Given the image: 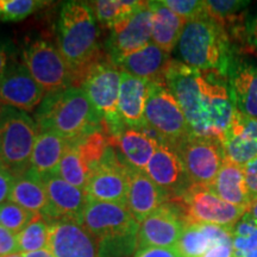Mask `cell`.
<instances>
[{
  "label": "cell",
  "mask_w": 257,
  "mask_h": 257,
  "mask_svg": "<svg viewBox=\"0 0 257 257\" xmlns=\"http://www.w3.org/2000/svg\"><path fill=\"white\" fill-rule=\"evenodd\" d=\"M165 83L181 106L193 135L221 140L234 112L225 76L172 60Z\"/></svg>",
  "instance_id": "obj_1"
},
{
  "label": "cell",
  "mask_w": 257,
  "mask_h": 257,
  "mask_svg": "<svg viewBox=\"0 0 257 257\" xmlns=\"http://www.w3.org/2000/svg\"><path fill=\"white\" fill-rule=\"evenodd\" d=\"M178 53L186 66L218 73L225 78L236 56L227 29L208 15L186 22L178 43Z\"/></svg>",
  "instance_id": "obj_2"
},
{
  "label": "cell",
  "mask_w": 257,
  "mask_h": 257,
  "mask_svg": "<svg viewBox=\"0 0 257 257\" xmlns=\"http://www.w3.org/2000/svg\"><path fill=\"white\" fill-rule=\"evenodd\" d=\"M57 43L73 73V86H76V81L82 82L92 67L99 62L98 28L87 3H64L57 22Z\"/></svg>",
  "instance_id": "obj_3"
},
{
  "label": "cell",
  "mask_w": 257,
  "mask_h": 257,
  "mask_svg": "<svg viewBox=\"0 0 257 257\" xmlns=\"http://www.w3.org/2000/svg\"><path fill=\"white\" fill-rule=\"evenodd\" d=\"M35 119L40 133H54L70 141L82 140L104 127L87 94L76 86L44 96Z\"/></svg>",
  "instance_id": "obj_4"
},
{
  "label": "cell",
  "mask_w": 257,
  "mask_h": 257,
  "mask_svg": "<svg viewBox=\"0 0 257 257\" xmlns=\"http://www.w3.org/2000/svg\"><path fill=\"white\" fill-rule=\"evenodd\" d=\"M37 131L36 121L25 112L0 106V163L15 178L30 169Z\"/></svg>",
  "instance_id": "obj_5"
},
{
  "label": "cell",
  "mask_w": 257,
  "mask_h": 257,
  "mask_svg": "<svg viewBox=\"0 0 257 257\" xmlns=\"http://www.w3.org/2000/svg\"><path fill=\"white\" fill-rule=\"evenodd\" d=\"M144 125L160 138L161 143L173 148L193 135L181 106L166 83L161 82H149Z\"/></svg>",
  "instance_id": "obj_6"
},
{
  "label": "cell",
  "mask_w": 257,
  "mask_h": 257,
  "mask_svg": "<svg viewBox=\"0 0 257 257\" xmlns=\"http://www.w3.org/2000/svg\"><path fill=\"white\" fill-rule=\"evenodd\" d=\"M120 81L121 72L118 67L113 63L98 62L92 67L80 85L100 114L104 127L111 137H118L125 130L118 112Z\"/></svg>",
  "instance_id": "obj_7"
},
{
  "label": "cell",
  "mask_w": 257,
  "mask_h": 257,
  "mask_svg": "<svg viewBox=\"0 0 257 257\" xmlns=\"http://www.w3.org/2000/svg\"><path fill=\"white\" fill-rule=\"evenodd\" d=\"M174 204L187 224H212L233 229L246 208L231 205L217 197L210 187L192 185Z\"/></svg>",
  "instance_id": "obj_8"
},
{
  "label": "cell",
  "mask_w": 257,
  "mask_h": 257,
  "mask_svg": "<svg viewBox=\"0 0 257 257\" xmlns=\"http://www.w3.org/2000/svg\"><path fill=\"white\" fill-rule=\"evenodd\" d=\"M23 62L32 78L47 95L72 87L74 76L59 48L44 40L29 43L23 50Z\"/></svg>",
  "instance_id": "obj_9"
},
{
  "label": "cell",
  "mask_w": 257,
  "mask_h": 257,
  "mask_svg": "<svg viewBox=\"0 0 257 257\" xmlns=\"http://www.w3.org/2000/svg\"><path fill=\"white\" fill-rule=\"evenodd\" d=\"M174 149L191 184L197 186L210 187L226 159L221 140L217 137L191 135Z\"/></svg>",
  "instance_id": "obj_10"
},
{
  "label": "cell",
  "mask_w": 257,
  "mask_h": 257,
  "mask_svg": "<svg viewBox=\"0 0 257 257\" xmlns=\"http://www.w3.org/2000/svg\"><path fill=\"white\" fill-rule=\"evenodd\" d=\"M153 16L150 2H142L134 14L123 18L111 29V36L107 41L111 63L117 67L124 57L152 42Z\"/></svg>",
  "instance_id": "obj_11"
},
{
  "label": "cell",
  "mask_w": 257,
  "mask_h": 257,
  "mask_svg": "<svg viewBox=\"0 0 257 257\" xmlns=\"http://www.w3.org/2000/svg\"><path fill=\"white\" fill-rule=\"evenodd\" d=\"M128 167L118 159L111 147L104 159L92 169L85 192L88 200L126 205Z\"/></svg>",
  "instance_id": "obj_12"
},
{
  "label": "cell",
  "mask_w": 257,
  "mask_h": 257,
  "mask_svg": "<svg viewBox=\"0 0 257 257\" xmlns=\"http://www.w3.org/2000/svg\"><path fill=\"white\" fill-rule=\"evenodd\" d=\"M185 227L186 223L176 205L167 202L140 223L137 250L174 248Z\"/></svg>",
  "instance_id": "obj_13"
},
{
  "label": "cell",
  "mask_w": 257,
  "mask_h": 257,
  "mask_svg": "<svg viewBox=\"0 0 257 257\" xmlns=\"http://www.w3.org/2000/svg\"><path fill=\"white\" fill-rule=\"evenodd\" d=\"M79 224L95 239L140 226L126 205L95 200L87 201Z\"/></svg>",
  "instance_id": "obj_14"
},
{
  "label": "cell",
  "mask_w": 257,
  "mask_h": 257,
  "mask_svg": "<svg viewBox=\"0 0 257 257\" xmlns=\"http://www.w3.org/2000/svg\"><path fill=\"white\" fill-rule=\"evenodd\" d=\"M144 172L169 199L180 198L192 186L181 159L168 144L160 142Z\"/></svg>",
  "instance_id": "obj_15"
},
{
  "label": "cell",
  "mask_w": 257,
  "mask_h": 257,
  "mask_svg": "<svg viewBox=\"0 0 257 257\" xmlns=\"http://www.w3.org/2000/svg\"><path fill=\"white\" fill-rule=\"evenodd\" d=\"M44 95L46 93L24 64H11L0 79L2 106H9L23 112L32 111L41 105Z\"/></svg>",
  "instance_id": "obj_16"
},
{
  "label": "cell",
  "mask_w": 257,
  "mask_h": 257,
  "mask_svg": "<svg viewBox=\"0 0 257 257\" xmlns=\"http://www.w3.org/2000/svg\"><path fill=\"white\" fill-rule=\"evenodd\" d=\"M41 176V175H40ZM48 197V213L49 221L55 220H80L88 198L85 191L68 184L55 172L42 175Z\"/></svg>",
  "instance_id": "obj_17"
},
{
  "label": "cell",
  "mask_w": 257,
  "mask_h": 257,
  "mask_svg": "<svg viewBox=\"0 0 257 257\" xmlns=\"http://www.w3.org/2000/svg\"><path fill=\"white\" fill-rule=\"evenodd\" d=\"M48 250L54 257H98V244L75 220L50 221Z\"/></svg>",
  "instance_id": "obj_18"
},
{
  "label": "cell",
  "mask_w": 257,
  "mask_h": 257,
  "mask_svg": "<svg viewBox=\"0 0 257 257\" xmlns=\"http://www.w3.org/2000/svg\"><path fill=\"white\" fill-rule=\"evenodd\" d=\"M221 143L226 159L237 165L244 167L257 159V119L234 110Z\"/></svg>",
  "instance_id": "obj_19"
},
{
  "label": "cell",
  "mask_w": 257,
  "mask_h": 257,
  "mask_svg": "<svg viewBox=\"0 0 257 257\" xmlns=\"http://www.w3.org/2000/svg\"><path fill=\"white\" fill-rule=\"evenodd\" d=\"M226 79L234 110L257 119V63L236 55Z\"/></svg>",
  "instance_id": "obj_20"
},
{
  "label": "cell",
  "mask_w": 257,
  "mask_h": 257,
  "mask_svg": "<svg viewBox=\"0 0 257 257\" xmlns=\"http://www.w3.org/2000/svg\"><path fill=\"white\" fill-rule=\"evenodd\" d=\"M168 200V195L155 185L144 170L128 167L126 206L138 223H142Z\"/></svg>",
  "instance_id": "obj_21"
},
{
  "label": "cell",
  "mask_w": 257,
  "mask_h": 257,
  "mask_svg": "<svg viewBox=\"0 0 257 257\" xmlns=\"http://www.w3.org/2000/svg\"><path fill=\"white\" fill-rule=\"evenodd\" d=\"M149 81L121 72V81L118 99V112L120 119L128 128L146 127L144 111Z\"/></svg>",
  "instance_id": "obj_22"
},
{
  "label": "cell",
  "mask_w": 257,
  "mask_h": 257,
  "mask_svg": "<svg viewBox=\"0 0 257 257\" xmlns=\"http://www.w3.org/2000/svg\"><path fill=\"white\" fill-rule=\"evenodd\" d=\"M160 142L140 128H126L118 137H111V147L119 150L118 156L125 166L146 170Z\"/></svg>",
  "instance_id": "obj_23"
},
{
  "label": "cell",
  "mask_w": 257,
  "mask_h": 257,
  "mask_svg": "<svg viewBox=\"0 0 257 257\" xmlns=\"http://www.w3.org/2000/svg\"><path fill=\"white\" fill-rule=\"evenodd\" d=\"M170 61L168 53L150 42L141 50L124 57L117 67L136 78L165 83V74Z\"/></svg>",
  "instance_id": "obj_24"
},
{
  "label": "cell",
  "mask_w": 257,
  "mask_h": 257,
  "mask_svg": "<svg viewBox=\"0 0 257 257\" xmlns=\"http://www.w3.org/2000/svg\"><path fill=\"white\" fill-rule=\"evenodd\" d=\"M9 201L15 202L32 214H42L44 217L47 216L49 206L42 178L32 169L16 176Z\"/></svg>",
  "instance_id": "obj_25"
},
{
  "label": "cell",
  "mask_w": 257,
  "mask_h": 257,
  "mask_svg": "<svg viewBox=\"0 0 257 257\" xmlns=\"http://www.w3.org/2000/svg\"><path fill=\"white\" fill-rule=\"evenodd\" d=\"M210 189L221 200L234 206L248 208L250 205L243 167L227 159H225Z\"/></svg>",
  "instance_id": "obj_26"
},
{
  "label": "cell",
  "mask_w": 257,
  "mask_h": 257,
  "mask_svg": "<svg viewBox=\"0 0 257 257\" xmlns=\"http://www.w3.org/2000/svg\"><path fill=\"white\" fill-rule=\"evenodd\" d=\"M150 5L154 14L152 42L170 54L178 46L186 21L174 14L163 2H150Z\"/></svg>",
  "instance_id": "obj_27"
},
{
  "label": "cell",
  "mask_w": 257,
  "mask_h": 257,
  "mask_svg": "<svg viewBox=\"0 0 257 257\" xmlns=\"http://www.w3.org/2000/svg\"><path fill=\"white\" fill-rule=\"evenodd\" d=\"M72 141L54 133H40L31 154L30 169L38 175L54 173Z\"/></svg>",
  "instance_id": "obj_28"
},
{
  "label": "cell",
  "mask_w": 257,
  "mask_h": 257,
  "mask_svg": "<svg viewBox=\"0 0 257 257\" xmlns=\"http://www.w3.org/2000/svg\"><path fill=\"white\" fill-rule=\"evenodd\" d=\"M91 172V167L86 162L75 141H72L63 154L55 173L68 184L85 191Z\"/></svg>",
  "instance_id": "obj_29"
},
{
  "label": "cell",
  "mask_w": 257,
  "mask_h": 257,
  "mask_svg": "<svg viewBox=\"0 0 257 257\" xmlns=\"http://www.w3.org/2000/svg\"><path fill=\"white\" fill-rule=\"evenodd\" d=\"M50 221L42 214H35L30 223L17 234L19 252L29 253L48 249Z\"/></svg>",
  "instance_id": "obj_30"
},
{
  "label": "cell",
  "mask_w": 257,
  "mask_h": 257,
  "mask_svg": "<svg viewBox=\"0 0 257 257\" xmlns=\"http://www.w3.org/2000/svg\"><path fill=\"white\" fill-rule=\"evenodd\" d=\"M138 230L136 226L98 239V257H130L138 249Z\"/></svg>",
  "instance_id": "obj_31"
},
{
  "label": "cell",
  "mask_w": 257,
  "mask_h": 257,
  "mask_svg": "<svg viewBox=\"0 0 257 257\" xmlns=\"http://www.w3.org/2000/svg\"><path fill=\"white\" fill-rule=\"evenodd\" d=\"M142 2L133 0H98L89 3L94 17L104 27L112 29L118 22L136 11Z\"/></svg>",
  "instance_id": "obj_32"
},
{
  "label": "cell",
  "mask_w": 257,
  "mask_h": 257,
  "mask_svg": "<svg viewBox=\"0 0 257 257\" xmlns=\"http://www.w3.org/2000/svg\"><path fill=\"white\" fill-rule=\"evenodd\" d=\"M205 4L207 15L223 23L227 29V25L232 27L243 17L244 10L248 8L250 3L242 0H207Z\"/></svg>",
  "instance_id": "obj_33"
},
{
  "label": "cell",
  "mask_w": 257,
  "mask_h": 257,
  "mask_svg": "<svg viewBox=\"0 0 257 257\" xmlns=\"http://www.w3.org/2000/svg\"><path fill=\"white\" fill-rule=\"evenodd\" d=\"M231 28V34L244 49L257 54V12L244 14Z\"/></svg>",
  "instance_id": "obj_34"
},
{
  "label": "cell",
  "mask_w": 257,
  "mask_h": 257,
  "mask_svg": "<svg viewBox=\"0 0 257 257\" xmlns=\"http://www.w3.org/2000/svg\"><path fill=\"white\" fill-rule=\"evenodd\" d=\"M46 4L41 0H0V21H23Z\"/></svg>",
  "instance_id": "obj_35"
},
{
  "label": "cell",
  "mask_w": 257,
  "mask_h": 257,
  "mask_svg": "<svg viewBox=\"0 0 257 257\" xmlns=\"http://www.w3.org/2000/svg\"><path fill=\"white\" fill-rule=\"evenodd\" d=\"M34 216L35 214L12 201H6L0 205V225L15 234L21 232L30 223Z\"/></svg>",
  "instance_id": "obj_36"
},
{
  "label": "cell",
  "mask_w": 257,
  "mask_h": 257,
  "mask_svg": "<svg viewBox=\"0 0 257 257\" xmlns=\"http://www.w3.org/2000/svg\"><path fill=\"white\" fill-rule=\"evenodd\" d=\"M163 4L186 22L207 16L205 2L199 0H163Z\"/></svg>",
  "instance_id": "obj_37"
},
{
  "label": "cell",
  "mask_w": 257,
  "mask_h": 257,
  "mask_svg": "<svg viewBox=\"0 0 257 257\" xmlns=\"http://www.w3.org/2000/svg\"><path fill=\"white\" fill-rule=\"evenodd\" d=\"M19 252L17 234L0 225V257Z\"/></svg>",
  "instance_id": "obj_38"
},
{
  "label": "cell",
  "mask_w": 257,
  "mask_h": 257,
  "mask_svg": "<svg viewBox=\"0 0 257 257\" xmlns=\"http://www.w3.org/2000/svg\"><path fill=\"white\" fill-rule=\"evenodd\" d=\"M244 179H245L246 189L250 202L257 199V159L250 161L243 167Z\"/></svg>",
  "instance_id": "obj_39"
},
{
  "label": "cell",
  "mask_w": 257,
  "mask_h": 257,
  "mask_svg": "<svg viewBox=\"0 0 257 257\" xmlns=\"http://www.w3.org/2000/svg\"><path fill=\"white\" fill-rule=\"evenodd\" d=\"M253 250H257V224L255 223L246 236L233 238V252H248Z\"/></svg>",
  "instance_id": "obj_40"
},
{
  "label": "cell",
  "mask_w": 257,
  "mask_h": 257,
  "mask_svg": "<svg viewBox=\"0 0 257 257\" xmlns=\"http://www.w3.org/2000/svg\"><path fill=\"white\" fill-rule=\"evenodd\" d=\"M14 182L15 175L0 163V205L9 200Z\"/></svg>",
  "instance_id": "obj_41"
},
{
  "label": "cell",
  "mask_w": 257,
  "mask_h": 257,
  "mask_svg": "<svg viewBox=\"0 0 257 257\" xmlns=\"http://www.w3.org/2000/svg\"><path fill=\"white\" fill-rule=\"evenodd\" d=\"M135 257H182L175 248H147L137 250Z\"/></svg>",
  "instance_id": "obj_42"
},
{
  "label": "cell",
  "mask_w": 257,
  "mask_h": 257,
  "mask_svg": "<svg viewBox=\"0 0 257 257\" xmlns=\"http://www.w3.org/2000/svg\"><path fill=\"white\" fill-rule=\"evenodd\" d=\"M204 257H233V240L214 245Z\"/></svg>",
  "instance_id": "obj_43"
},
{
  "label": "cell",
  "mask_w": 257,
  "mask_h": 257,
  "mask_svg": "<svg viewBox=\"0 0 257 257\" xmlns=\"http://www.w3.org/2000/svg\"><path fill=\"white\" fill-rule=\"evenodd\" d=\"M9 51L5 46H0V79L4 76L9 68Z\"/></svg>",
  "instance_id": "obj_44"
},
{
  "label": "cell",
  "mask_w": 257,
  "mask_h": 257,
  "mask_svg": "<svg viewBox=\"0 0 257 257\" xmlns=\"http://www.w3.org/2000/svg\"><path fill=\"white\" fill-rule=\"evenodd\" d=\"M243 217L246 218V219L251 220L252 223L257 224V199L250 202V205L245 211V214H244Z\"/></svg>",
  "instance_id": "obj_45"
},
{
  "label": "cell",
  "mask_w": 257,
  "mask_h": 257,
  "mask_svg": "<svg viewBox=\"0 0 257 257\" xmlns=\"http://www.w3.org/2000/svg\"><path fill=\"white\" fill-rule=\"evenodd\" d=\"M24 257H54L53 253H51L48 249L40 250V251L35 252H29V253H23Z\"/></svg>",
  "instance_id": "obj_46"
},
{
  "label": "cell",
  "mask_w": 257,
  "mask_h": 257,
  "mask_svg": "<svg viewBox=\"0 0 257 257\" xmlns=\"http://www.w3.org/2000/svg\"><path fill=\"white\" fill-rule=\"evenodd\" d=\"M233 257H257V250L248 252H233Z\"/></svg>",
  "instance_id": "obj_47"
},
{
  "label": "cell",
  "mask_w": 257,
  "mask_h": 257,
  "mask_svg": "<svg viewBox=\"0 0 257 257\" xmlns=\"http://www.w3.org/2000/svg\"><path fill=\"white\" fill-rule=\"evenodd\" d=\"M2 257H24V255L22 252H16V253H11V255H6Z\"/></svg>",
  "instance_id": "obj_48"
},
{
  "label": "cell",
  "mask_w": 257,
  "mask_h": 257,
  "mask_svg": "<svg viewBox=\"0 0 257 257\" xmlns=\"http://www.w3.org/2000/svg\"><path fill=\"white\" fill-rule=\"evenodd\" d=\"M0 106H2V105H0Z\"/></svg>",
  "instance_id": "obj_49"
}]
</instances>
